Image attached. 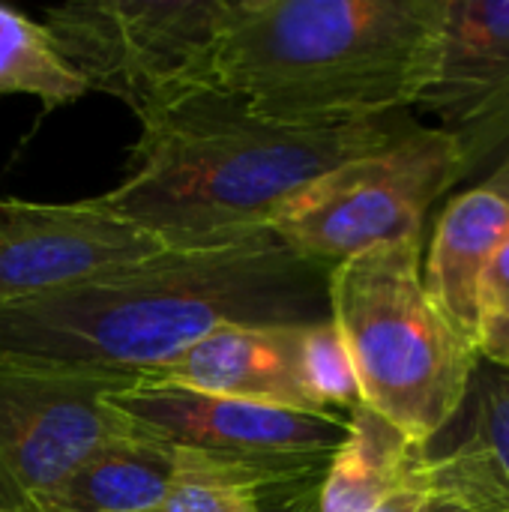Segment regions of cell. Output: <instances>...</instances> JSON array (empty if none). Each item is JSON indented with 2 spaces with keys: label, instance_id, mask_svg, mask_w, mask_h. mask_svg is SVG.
Masks as SVG:
<instances>
[{
  "label": "cell",
  "instance_id": "6da1fadb",
  "mask_svg": "<svg viewBox=\"0 0 509 512\" xmlns=\"http://www.w3.org/2000/svg\"><path fill=\"white\" fill-rule=\"evenodd\" d=\"M327 279V267L273 231L165 249L105 279L0 309V357L141 381L219 327L327 321Z\"/></svg>",
  "mask_w": 509,
  "mask_h": 512
},
{
  "label": "cell",
  "instance_id": "7a4b0ae2",
  "mask_svg": "<svg viewBox=\"0 0 509 512\" xmlns=\"http://www.w3.org/2000/svg\"><path fill=\"white\" fill-rule=\"evenodd\" d=\"M417 126L411 111L276 123L222 87H201L141 120L123 183L93 201L165 249L237 243L270 231V219L318 177Z\"/></svg>",
  "mask_w": 509,
  "mask_h": 512
},
{
  "label": "cell",
  "instance_id": "3957f363",
  "mask_svg": "<svg viewBox=\"0 0 509 512\" xmlns=\"http://www.w3.org/2000/svg\"><path fill=\"white\" fill-rule=\"evenodd\" d=\"M447 0H225L216 87L276 123L411 111L432 81Z\"/></svg>",
  "mask_w": 509,
  "mask_h": 512
},
{
  "label": "cell",
  "instance_id": "277c9868",
  "mask_svg": "<svg viewBox=\"0 0 509 512\" xmlns=\"http://www.w3.org/2000/svg\"><path fill=\"white\" fill-rule=\"evenodd\" d=\"M327 297L363 405L426 447L456 417L477 351L429 300L420 240L375 246L336 264Z\"/></svg>",
  "mask_w": 509,
  "mask_h": 512
},
{
  "label": "cell",
  "instance_id": "5b68a950",
  "mask_svg": "<svg viewBox=\"0 0 509 512\" xmlns=\"http://www.w3.org/2000/svg\"><path fill=\"white\" fill-rule=\"evenodd\" d=\"M225 0H90L45 9L63 60L138 120L192 90L216 87Z\"/></svg>",
  "mask_w": 509,
  "mask_h": 512
},
{
  "label": "cell",
  "instance_id": "8992f818",
  "mask_svg": "<svg viewBox=\"0 0 509 512\" xmlns=\"http://www.w3.org/2000/svg\"><path fill=\"white\" fill-rule=\"evenodd\" d=\"M456 186V141L438 126H417L402 141L309 183L267 228L300 258L333 270L375 246L420 240L432 204Z\"/></svg>",
  "mask_w": 509,
  "mask_h": 512
},
{
  "label": "cell",
  "instance_id": "52a82bcc",
  "mask_svg": "<svg viewBox=\"0 0 509 512\" xmlns=\"http://www.w3.org/2000/svg\"><path fill=\"white\" fill-rule=\"evenodd\" d=\"M132 378L0 357V512H30L87 456L138 426L111 405Z\"/></svg>",
  "mask_w": 509,
  "mask_h": 512
},
{
  "label": "cell",
  "instance_id": "ba28073f",
  "mask_svg": "<svg viewBox=\"0 0 509 512\" xmlns=\"http://www.w3.org/2000/svg\"><path fill=\"white\" fill-rule=\"evenodd\" d=\"M111 405L141 432L249 468L270 486L321 480L348 432V417L219 399L165 384H132L111 393Z\"/></svg>",
  "mask_w": 509,
  "mask_h": 512
},
{
  "label": "cell",
  "instance_id": "9c48e42d",
  "mask_svg": "<svg viewBox=\"0 0 509 512\" xmlns=\"http://www.w3.org/2000/svg\"><path fill=\"white\" fill-rule=\"evenodd\" d=\"M165 246L93 198L75 204L0 201V309L63 294L129 270Z\"/></svg>",
  "mask_w": 509,
  "mask_h": 512
},
{
  "label": "cell",
  "instance_id": "30bf717a",
  "mask_svg": "<svg viewBox=\"0 0 509 512\" xmlns=\"http://www.w3.org/2000/svg\"><path fill=\"white\" fill-rule=\"evenodd\" d=\"M462 156V183L509 150V0H447L438 63L420 102Z\"/></svg>",
  "mask_w": 509,
  "mask_h": 512
},
{
  "label": "cell",
  "instance_id": "8fae6325",
  "mask_svg": "<svg viewBox=\"0 0 509 512\" xmlns=\"http://www.w3.org/2000/svg\"><path fill=\"white\" fill-rule=\"evenodd\" d=\"M303 327H219L135 384H165L219 399L318 414L303 384Z\"/></svg>",
  "mask_w": 509,
  "mask_h": 512
},
{
  "label": "cell",
  "instance_id": "7c38bea8",
  "mask_svg": "<svg viewBox=\"0 0 509 512\" xmlns=\"http://www.w3.org/2000/svg\"><path fill=\"white\" fill-rule=\"evenodd\" d=\"M509 243V201L471 186L447 201L438 216L429 255L423 261V288L444 321L477 351L480 285L486 270Z\"/></svg>",
  "mask_w": 509,
  "mask_h": 512
},
{
  "label": "cell",
  "instance_id": "4fadbf2b",
  "mask_svg": "<svg viewBox=\"0 0 509 512\" xmlns=\"http://www.w3.org/2000/svg\"><path fill=\"white\" fill-rule=\"evenodd\" d=\"M180 450L156 435L120 438L87 456L51 492L39 495L30 512H159Z\"/></svg>",
  "mask_w": 509,
  "mask_h": 512
},
{
  "label": "cell",
  "instance_id": "5bb4252c",
  "mask_svg": "<svg viewBox=\"0 0 509 512\" xmlns=\"http://www.w3.org/2000/svg\"><path fill=\"white\" fill-rule=\"evenodd\" d=\"M423 444L411 441L390 420L360 405L333 453L318 492L315 512H372L414 486L423 474Z\"/></svg>",
  "mask_w": 509,
  "mask_h": 512
},
{
  "label": "cell",
  "instance_id": "9a60e30c",
  "mask_svg": "<svg viewBox=\"0 0 509 512\" xmlns=\"http://www.w3.org/2000/svg\"><path fill=\"white\" fill-rule=\"evenodd\" d=\"M33 96L45 111L87 96V84L63 60L45 24L0 6V96Z\"/></svg>",
  "mask_w": 509,
  "mask_h": 512
},
{
  "label": "cell",
  "instance_id": "2e32d148",
  "mask_svg": "<svg viewBox=\"0 0 509 512\" xmlns=\"http://www.w3.org/2000/svg\"><path fill=\"white\" fill-rule=\"evenodd\" d=\"M429 459L480 453L509 480V369L477 357L456 417L423 447Z\"/></svg>",
  "mask_w": 509,
  "mask_h": 512
},
{
  "label": "cell",
  "instance_id": "e0dca14e",
  "mask_svg": "<svg viewBox=\"0 0 509 512\" xmlns=\"http://www.w3.org/2000/svg\"><path fill=\"white\" fill-rule=\"evenodd\" d=\"M177 450V474L159 512H264L261 495L270 489L264 477L195 450Z\"/></svg>",
  "mask_w": 509,
  "mask_h": 512
},
{
  "label": "cell",
  "instance_id": "ac0fdd59",
  "mask_svg": "<svg viewBox=\"0 0 509 512\" xmlns=\"http://www.w3.org/2000/svg\"><path fill=\"white\" fill-rule=\"evenodd\" d=\"M420 512H509V480L480 453L426 456Z\"/></svg>",
  "mask_w": 509,
  "mask_h": 512
},
{
  "label": "cell",
  "instance_id": "d6986e66",
  "mask_svg": "<svg viewBox=\"0 0 509 512\" xmlns=\"http://www.w3.org/2000/svg\"><path fill=\"white\" fill-rule=\"evenodd\" d=\"M300 363L309 402L318 414L351 417V411L363 405L354 363L333 318L300 330Z\"/></svg>",
  "mask_w": 509,
  "mask_h": 512
},
{
  "label": "cell",
  "instance_id": "ffe728a7",
  "mask_svg": "<svg viewBox=\"0 0 509 512\" xmlns=\"http://www.w3.org/2000/svg\"><path fill=\"white\" fill-rule=\"evenodd\" d=\"M477 357L509 369V243L498 252L480 285Z\"/></svg>",
  "mask_w": 509,
  "mask_h": 512
},
{
  "label": "cell",
  "instance_id": "44dd1931",
  "mask_svg": "<svg viewBox=\"0 0 509 512\" xmlns=\"http://www.w3.org/2000/svg\"><path fill=\"white\" fill-rule=\"evenodd\" d=\"M426 468V465H423ZM423 492H426V480L420 474V480L408 489H402L399 495H393L390 501H384L381 507H375L372 512H420L423 510Z\"/></svg>",
  "mask_w": 509,
  "mask_h": 512
},
{
  "label": "cell",
  "instance_id": "7402d4cb",
  "mask_svg": "<svg viewBox=\"0 0 509 512\" xmlns=\"http://www.w3.org/2000/svg\"><path fill=\"white\" fill-rule=\"evenodd\" d=\"M477 186H483V189H489V192H495V195H501L504 201H509V150L507 156L477 183Z\"/></svg>",
  "mask_w": 509,
  "mask_h": 512
}]
</instances>
